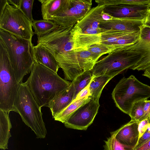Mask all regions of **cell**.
Masks as SVG:
<instances>
[{
	"instance_id": "22",
	"label": "cell",
	"mask_w": 150,
	"mask_h": 150,
	"mask_svg": "<svg viewBox=\"0 0 150 150\" xmlns=\"http://www.w3.org/2000/svg\"><path fill=\"white\" fill-rule=\"evenodd\" d=\"M34 34L38 36L46 35L59 28L60 26L54 21L45 20H34L32 23Z\"/></svg>"
},
{
	"instance_id": "2",
	"label": "cell",
	"mask_w": 150,
	"mask_h": 150,
	"mask_svg": "<svg viewBox=\"0 0 150 150\" xmlns=\"http://www.w3.org/2000/svg\"><path fill=\"white\" fill-rule=\"evenodd\" d=\"M31 40L20 38L0 29V41L7 53L16 79L20 83L31 71L35 62Z\"/></svg>"
},
{
	"instance_id": "4",
	"label": "cell",
	"mask_w": 150,
	"mask_h": 150,
	"mask_svg": "<svg viewBox=\"0 0 150 150\" xmlns=\"http://www.w3.org/2000/svg\"><path fill=\"white\" fill-rule=\"evenodd\" d=\"M14 112L34 132L38 139H44L47 131L42 117L41 108L32 96L25 82L20 83L14 103Z\"/></svg>"
},
{
	"instance_id": "13",
	"label": "cell",
	"mask_w": 150,
	"mask_h": 150,
	"mask_svg": "<svg viewBox=\"0 0 150 150\" xmlns=\"http://www.w3.org/2000/svg\"><path fill=\"white\" fill-rule=\"evenodd\" d=\"M105 6L98 5L91 9L74 26L79 27L84 33L90 34L94 30H99L100 23L103 21L102 14Z\"/></svg>"
},
{
	"instance_id": "20",
	"label": "cell",
	"mask_w": 150,
	"mask_h": 150,
	"mask_svg": "<svg viewBox=\"0 0 150 150\" xmlns=\"http://www.w3.org/2000/svg\"><path fill=\"white\" fill-rule=\"evenodd\" d=\"M135 45L144 50L146 53L140 61L130 68L133 70L144 71L143 75L150 79V42L139 40Z\"/></svg>"
},
{
	"instance_id": "26",
	"label": "cell",
	"mask_w": 150,
	"mask_h": 150,
	"mask_svg": "<svg viewBox=\"0 0 150 150\" xmlns=\"http://www.w3.org/2000/svg\"><path fill=\"white\" fill-rule=\"evenodd\" d=\"M133 32H128L114 30H106L101 34V42L112 44L123 37Z\"/></svg>"
},
{
	"instance_id": "12",
	"label": "cell",
	"mask_w": 150,
	"mask_h": 150,
	"mask_svg": "<svg viewBox=\"0 0 150 150\" xmlns=\"http://www.w3.org/2000/svg\"><path fill=\"white\" fill-rule=\"evenodd\" d=\"M145 20L130 19L113 17L100 23V27L106 30H114L128 32H140Z\"/></svg>"
},
{
	"instance_id": "10",
	"label": "cell",
	"mask_w": 150,
	"mask_h": 150,
	"mask_svg": "<svg viewBox=\"0 0 150 150\" xmlns=\"http://www.w3.org/2000/svg\"><path fill=\"white\" fill-rule=\"evenodd\" d=\"M150 10V5L138 6L129 3L105 6L104 12L113 17L145 20Z\"/></svg>"
},
{
	"instance_id": "6",
	"label": "cell",
	"mask_w": 150,
	"mask_h": 150,
	"mask_svg": "<svg viewBox=\"0 0 150 150\" xmlns=\"http://www.w3.org/2000/svg\"><path fill=\"white\" fill-rule=\"evenodd\" d=\"M20 83L0 41V109L8 112H14V103Z\"/></svg>"
},
{
	"instance_id": "19",
	"label": "cell",
	"mask_w": 150,
	"mask_h": 150,
	"mask_svg": "<svg viewBox=\"0 0 150 150\" xmlns=\"http://www.w3.org/2000/svg\"><path fill=\"white\" fill-rule=\"evenodd\" d=\"M9 113L0 109V149L4 150L8 149V139L11 136Z\"/></svg>"
},
{
	"instance_id": "40",
	"label": "cell",
	"mask_w": 150,
	"mask_h": 150,
	"mask_svg": "<svg viewBox=\"0 0 150 150\" xmlns=\"http://www.w3.org/2000/svg\"><path fill=\"white\" fill-rule=\"evenodd\" d=\"M144 25L150 27V10L149 11L145 18Z\"/></svg>"
},
{
	"instance_id": "24",
	"label": "cell",
	"mask_w": 150,
	"mask_h": 150,
	"mask_svg": "<svg viewBox=\"0 0 150 150\" xmlns=\"http://www.w3.org/2000/svg\"><path fill=\"white\" fill-rule=\"evenodd\" d=\"M93 77L91 71H86L78 75L72 81L74 88L73 100L75 99L79 92L89 84Z\"/></svg>"
},
{
	"instance_id": "37",
	"label": "cell",
	"mask_w": 150,
	"mask_h": 150,
	"mask_svg": "<svg viewBox=\"0 0 150 150\" xmlns=\"http://www.w3.org/2000/svg\"><path fill=\"white\" fill-rule=\"evenodd\" d=\"M9 4H11L16 8H19L21 0H7Z\"/></svg>"
},
{
	"instance_id": "35",
	"label": "cell",
	"mask_w": 150,
	"mask_h": 150,
	"mask_svg": "<svg viewBox=\"0 0 150 150\" xmlns=\"http://www.w3.org/2000/svg\"><path fill=\"white\" fill-rule=\"evenodd\" d=\"M143 111V115L140 122L146 119L150 115V100H145Z\"/></svg>"
},
{
	"instance_id": "21",
	"label": "cell",
	"mask_w": 150,
	"mask_h": 150,
	"mask_svg": "<svg viewBox=\"0 0 150 150\" xmlns=\"http://www.w3.org/2000/svg\"><path fill=\"white\" fill-rule=\"evenodd\" d=\"M93 76L89 84L90 97L95 100L99 101L103 88L112 78L106 75Z\"/></svg>"
},
{
	"instance_id": "14",
	"label": "cell",
	"mask_w": 150,
	"mask_h": 150,
	"mask_svg": "<svg viewBox=\"0 0 150 150\" xmlns=\"http://www.w3.org/2000/svg\"><path fill=\"white\" fill-rule=\"evenodd\" d=\"M41 4L43 20H50L52 16L62 14L71 6V0H38Z\"/></svg>"
},
{
	"instance_id": "7",
	"label": "cell",
	"mask_w": 150,
	"mask_h": 150,
	"mask_svg": "<svg viewBox=\"0 0 150 150\" xmlns=\"http://www.w3.org/2000/svg\"><path fill=\"white\" fill-rule=\"evenodd\" d=\"M55 58L63 71L64 79L72 81L83 72L91 71L98 61L86 49L72 50Z\"/></svg>"
},
{
	"instance_id": "11",
	"label": "cell",
	"mask_w": 150,
	"mask_h": 150,
	"mask_svg": "<svg viewBox=\"0 0 150 150\" xmlns=\"http://www.w3.org/2000/svg\"><path fill=\"white\" fill-rule=\"evenodd\" d=\"M139 122L131 120L116 130L111 132L121 143L134 149L139 138Z\"/></svg>"
},
{
	"instance_id": "17",
	"label": "cell",
	"mask_w": 150,
	"mask_h": 150,
	"mask_svg": "<svg viewBox=\"0 0 150 150\" xmlns=\"http://www.w3.org/2000/svg\"><path fill=\"white\" fill-rule=\"evenodd\" d=\"M87 13L72 6L68 10L64 12L52 17L50 20L54 21L60 26L66 27L72 25H74Z\"/></svg>"
},
{
	"instance_id": "5",
	"label": "cell",
	"mask_w": 150,
	"mask_h": 150,
	"mask_svg": "<svg viewBox=\"0 0 150 150\" xmlns=\"http://www.w3.org/2000/svg\"><path fill=\"white\" fill-rule=\"evenodd\" d=\"M116 106L129 115L133 104L150 97V86L141 82L133 75L124 77L116 85L112 93Z\"/></svg>"
},
{
	"instance_id": "1",
	"label": "cell",
	"mask_w": 150,
	"mask_h": 150,
	"mask_svg": "<svg viewBox=\"0 0 150 150\" xmlns=\"http://www.w3.org/2000/svg\"><path fill=\"white\" fill-rule=\"evenodd\" d=\"M25 82L41 107H48L52 100L69 87L71 83L61 78L57 73L36 62L30 76Z\"/></svg>"
},
{
	"instance_id": "36",
	"label": "cell",
	"mask_w": 150,
	"mask_h": 150,
	"mask_svg": "<svg viewBox=\"0 0 150 150\" xmlns=\"http://www.w3.org/2000/svg\"><path fill=\"white\" fill-rule=\"evenodd\" d=\"M134 150H150V139Z\"/></svg>"
},
{
	"instance_id": "18",
	"label": "cell",
	"mask_w": 150,
	"mask_h": 150,
	"mask_svg": "<svg viewBox=\"0 0 150 150\" xmlns=\"http://www.w3.org/2000/svg\"><path fill=\"white\" fill-rule=\"evenodd\" d=\"M33 50L35 62L57 73L60 66L54 57L49 51L38 44L34 46Z\"/></svg>"
},
{
	"instance_id": "34",
	"label": "cell",
	"mask_w": 150,
	"mask_h": 150,
	"mask_svg": "<svg viewBox=\"0 0 150 150\" xmlns=\"http://www.w3.org/2000/svg\"><path fill=\"white\" fill-rule=\"evenodd\" d=\"M89 84L79 92L75 99L73 101L90 97L91 94L89 89Z\"/></svg>"
},
{
	"instance_id": "9",
	"label": "cell",
	"mask_w": 150,
	"mask_h": 150,
	"mask_svg": "<svg viewBox=\"0 0 150 150\" xmlns=\"http://www.w3.org/2000/svg\"><path fill=\"white\" fill-rule=\"evenodd\" d=\"M99 101L91 98L74 112L64 123L69 128L86 130L93 122L100 107Z\"/></svg>"
},
{
	"instance_id": "23",
	"label": "cell",
	"mask_w": 150,
	"mask_h": 150,
	"mask_svg": "<svg viewBox=\"0 0 150 150\" xmlns=\"http://www.w3.org/2000/svg\"><path fill=\"white\" fill-rule=\"evenodd\" d=\"M90 97L84 98L72 101L67 107L62 111L55 115L53 118L55 120L64 123L69 116L78 108L89 100Z\"/></svg>"
},
{
	"instance_id": "8",
	"label": "cell",
	"mask_w": 150,
	"mask_h": 150,
	"mask_svg": "<svg viewBox=\"0 0 150 150\" xmlns=\"http://www.w3.org/2000/svg\"><path fill=\"white\" fill-rule=\"evenodd\" d=\"M32 23L20 9L8 3L0 16V29L27 40L32 39L34 34Z\"/></svg>"
},
{
	"instance_id": "33",
	"label": "cell",
	"mask_w": 150,
	"mask_h": 150,
	"mask_svg": "<svg viewBox=\"0 0 150 150\" xmlns=\"http://www.w3.org/2000/svg\"><path fill=\"white\" fill-rule=\"evenodd\" d=\"M149 116L145 119L139 122L138 129L139 138L146 130L150 123Z\"/></svg>"
},
{
	"instance_id": "30",
	"label": "cell",
	"mask_w": 150,
	"mask_h": 150,
	"mask_svg": "<svg viewBox=\"0 0 150 150\" xmlns=\"http://www.w3.org/2000/svg\"><path fill=\"white\" fill-rule=\"evenodd\" d=\"M72 6L79 9L89 12L92 4V0H71Z\"/></svg>"
},
{
	"instance_id": "39",
	"label": "cell",
	"mask_w": 150,
	"mask_h": 150,
	"mask_svg": "<svg viewBox=\"0 0 150 150\" xmlns=\"http://www.w3.org/2000/svg\"><path fill=\"white\" fill-rule=\"evenodd\" d=\"M102 18L103 21H105L111 20L113 17L104 12L103 11L102 14Z\"/></svg>"
},
{
	"instance_id": "32",
	"label": "cell",
	"mask_w": 150,
	"mask_h": 150,
	"mask_svg": "<svg viewBox=\"0 0 150 150\" xmlns=\"http://www.w3.org/2000/svg\"><path fill=\"white\" fill-rule=\"evenodd\" d=\"M150 139V123L147 129L139 138L138 143L134 149L135 150L141 145Z\"/></svg>"
},
{
	"instance_id": "28",
	"label": "cell",
	"mask_w": 150,
	"mask_h": 150,
	"mask_svg": "<svg viewBox=\"0 0 150 150\" xmlns=\"http://www.w3.org/2000/svg\"><path fill=\"white\" fill-rule=\"evenodd\" d=\"M140 100L133 105L129 115L132 120L140 122L143 115L144 108L145 100Z\"/></svg>"
},
{
	"instance_id": "15",
	"label": "cell",
	"mask_w": 150,
	"mask_h": 150,
	"mask_svg": "<svg viewBox=\"0 0 150 150\" xmlns=\"http://www.w3.org/2000/svg\"><path fill=\"white\" fill-rule=\"evenodd\" d=\"M101 34L85 33L79 28L74 26L70 32L73 43V50H86L91 45L101 42Z\"/></svg>"
},
{
	"instance_id": "31",
	"label": "cell",
	"mask_w": 150,
	"mask_h": 150,
	"mask_svg": "<svg viewBox=\"0 0 150 150\" xmlns=\"http://www.w3.org/2000/svg\"><path fill=\"white\" fill-rule=\"evenodd\" d=\"M139 40L150 42V27L144 25L140 32Z\"/></svg>"
},
{
	"instance_id": "3",
	"label": "cell",
	"mask_w": 150,
	"mask_h": 150,
	"mask_svg": "<svg viewBox=\"0 0 150 150\" xmlns=\"http://www.w3.org/2000/svg\"><path fill=\"white\" fill-rule=\"evenodd\" d=\"M134 44L117 47L98 61L91 71L94 76L106 75L112 78L137 63L146 53Z\"/></svg>"
},
{
	"instance_id": "27",
	"label": "cell",
	"mask_w": 150,
	"mask_h": 150,
	"mask_svg": "<svg viewBox=\"0 0 150 150\" xmlns=\"http://www.w3.org/2000/svg\"><path fill=\"white\" fill-rule=\"evenodd\" d=\"M104 150H134V149L120 142L112 134L105 141Z\"/></svg>"
},
{
	"instance_id": "41",
	"label": "cell",
	"mask_w": 150,
	"mask_h": 150,
	"mask_svg": "<svg viewBox=\"0 0 150 150\" xmlns=\"http://www.w3.org/2000/svg\"><path fill=\"white\" fill-rule=\"evenodd\" d=\"M149 122H150V115L149 116Z\"/></svg>"
},
{
	"instance_id": "29",
	"label": "cell",
	"mask_w": 150,
	"mask_h": 150,
	"mask_svg": "<svg viewBox=\"0 0 150 150\" xmlns=\"http://www.w3.org/2000/svg\"><path fill=\"white\" fill-rule=\"evenodd\" d=\"M34 0H21L20 9L32 23L34 20L32 15V9Z\"/></svg>"
},
{
	"instance_id": "16",
	"label": "cell",
	"mask_w": 150,
	"mask_h": 150,
	"mask_svg": "<svg viewBox=\"0 0 150 150\" xmlns=\"http://www.w3.org/2000/svg\"><path fill=\"white\" fill-rule=\"evenodd\" d=\"M74 86L71 82L67 88L57 95L50 103L48 107L53 117L67 107L73 100Z\"/></svg>"
},
{
	"instance_id": "38",
	"label": "cell",
	"mask_w": 150,
	"mask_h": 150,
	"mask_svg": "<svg viewBox=\"0 0 150 150\" xmlns=\"http://www.w3.org/2000/svg\"><path fill=\"white\" fill-rule=\"evenodd\" d=\"M8 3L7 0H0V15L1 16L2 14L5 7Z\"/></svg>"
},
{
	"instance_id": "25",
	"label": "cell",
	"mask_w": 150,
	"mask_h": 150,
	"mask_svg": "<svg viewBox=\"0 0 150 150\" xmlns=\"http://www.w3.org/2000/svg\"><path fill=\"white\" fill-rule=\"evenodd\" d=\"M117 47L113 45L107 44L101 42L91 45L86 50L98 61L102 56L112 52Z\"/></svg>"
}]
</instances>
